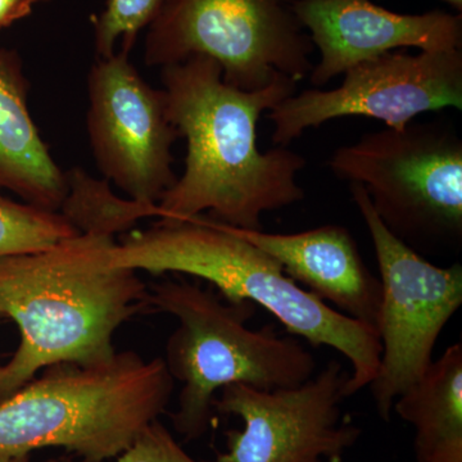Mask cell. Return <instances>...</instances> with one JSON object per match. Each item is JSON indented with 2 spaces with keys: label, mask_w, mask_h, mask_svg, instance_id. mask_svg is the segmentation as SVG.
Returning <instances> with one entry per match:
<instances>
[{
  "label": "cell",
  "mask_w": 462,
  "mask_h": 462,
  "mask_svg": "<svg viewBox=\"0 0 462 462\" xmlns=\"http://www.w3.org/2000/svg\"><path fill=\"white\" fill-rule=\"evenodd\" d=\"M167 117L187 141L185 169L158 202L160 220L208 218L245 230H263V216L305 199L298 173L305 157L287 147L261 152L257 124L263 112L297 93L279 75L263 89L225 83L223 69L206 56L161 67Z\"/></svg>",
  "instance_id": "6da1fadb"
},
{
  "label": "cell",
  "mask_w": 462,
  "mask_h": 462,
  "mask_svg": "<svg viewBox=\"0 0 462 462\" xmlns=\"http://www.w3.org/2000/svg\"><path fill=\"white\" fill-rule=\"evenodd\" d=\"M116 236L83 231L32 254L0 257V312L20 346L0 366V403L51 365H94L117 352L116 331L148 309V287L112 261Z\"/></svg>",
  "instance_id": "7a4b0ae2"
},
{
  "label": "cell",
  "mask_w": 462,
  "mask_h": 462,
  "mask_svg": "<svg viewBox=\"0 0 462 462\" xmlns=\"http://www.w3.org/2000/svg\"><path fill=\"white\" fill-rule=\"evenodd\" d=\"M112 249L117 266L152 275L184 273L208 282L229 302L267 310L294 336L329 346L351 364L346 397L369 387L378 374V330L334 310L298 285L281 264L243 239L234 227L208 217L158 220L124 233Z\"/></svg>",
  "instance_id": "3957f363"
},
{
  "label": "cell",
  "mask_w": 462,
  "mask_h": 462,
  "mask_svg": "<svg viewBox=\"0 0 462 462\" xmlns=\"http://www.w3.org/2000/svg\"><path fill=\"white\" fill-rule=\"evenodd\" d=\"M44 370L0 403V458L47 447L83 462L117 458L166 411L175 387L163 358L133 351Z\"/></svg>",
  "instance_id": "277c9868"
},
{
  "label": "cell",
  "mask_w": 462,
  "mask_h": 462,
  "mask_svg": "<svg viewBox=\"0 0 462 462\" xmlns=\"http://www.w3.org/2000/svg\"><path fill=\"white\" fill-rule=\"evenodd\" d=\"M148 307L178 320L163 358L181 383L173 428L185 440L205 436L214 420L216 394L231 384L273 391L302 384L316 374V360L294 338L272 327L248 328L256 305L229 302L214 288L163 281L148 288Z\"/></svg>",
  "instance_id": "5b68a950"
},
{
  "label": "cell",
  "mask_w": 462,
  "mask_h": 462,
  "mask_svg": "<svg viewBox=\"0 0 462 462\" xmlns=\"http://www.w3.org/2000/svg\"><path fill=\"white\" fill-rule=\"evenodd\" d=\"M328 166L365 188L385 227L416 252L460 247L462 141L440 121L365 134Z\"/></svg>",
  "instance_id": "8992f818"
},
{
  "label": "cell",
  "mask_w": 462,
  "mask_h": 462,
  "mask_svg": "<svg viewBox=\"0 0 462 462\" xmlns=\"http://www.w3.org/2000/svg\"><path fill=\"white\" fill-rule=\"evenodd\" d=\"M297 0H173L149 27V67L206 56L223 69L225 83L245 91L279 75L303 80L312 71L311 38L294 12Z\"/></svg>",
  "instance_id": "52a82bcc"
},
{
  "label": "cell",
  "mask_w": 462,
  "mask_h": 462,
  "mask_svg": "<svg viewBox=\"0 0 462 462\" xmlns=\"http://www.w3.org/2000/svg\"><path fill=\"white\" fill-rule=\"evenodd\" d=\"M349 190L378 261L382 356L369 387L380 418L389 421L397 398L430 369L440 333L462 305V267L431 263L385 227L364 187Z\"/></svg>",
  "instance_id": "ba28073f"
},
{
  "label": "cell",
  "mask_w": 462,
  "mask_h": 462,
  "mask_svg": "<svg viewBox=\"0 0 462 462\" xmlns=\"http://www.w3.org/2000/svg\"><path fill=\"white\" fill-rule=\"evenodd\" d=\"M348 379L343 365L330 361L296 387L221 389L215 411L236 416L243 430L226 431V451L216 462H343L361 436L343 415Z\"/></svg>",
  "instance_id": "9c48e42d"
},
{
  "label": "cell",
  "mask_w": 462,
  "mask_h": 462,
  "mask_svg": "<svg viewBox=\"0 0 462 462\" xmlns=\"http://www.w3.org/2000/svg\"><path fill=\"white\" fill-rule=\"evenodd\" d=\"M336 89L293 94L270 111L273 142L287 147L307 129L364 116L403 129L419 115L462 109V51H389L345 72Z\"/></svg>",
  "instance_id": "30bf717a"
},
{
  "label": "cell",
  "mask_w": 462,
  "mask_h": 462,
  "mask_svg": "<svg viewBox=\"0 0 462 462\" xmlns=\"http://www.w3.org/2000/svg\"><path fill=\"white\" fill-rule=\"evenodd\" d=\"M88 96V136L99 171L127 199L156 207L178 180L172 145L180 136L167 117L165 91L152 88L120 50L91 66Z\"/></svg>",
  "instance_id": "8fae6325"
},
{
  "label": "cell",
  "mask_w": 462,
  "mask_h": 462,
  "mask_svg": "<svg viewBox=\"0 0 462 462\" xmlns=\"http://www.w3.org/2000/svg\"><path fill=\"white\" fill-rule=\"evenodd\" d=\"M294 12L320 53L309 75L314 87L389 51L461 50V14H401L372 0H297Z\"/></svg>",
  "instance_id": "7c38bea8"
},
{
  "label": "cell",
  "mask_w": 462,
  "mask_h": 462,
  "mask_svg": "<svg viewBox=\"0 0 462 462\" xmlns=\"http://www.w3.org/2000/svg\"><path fill=\"white\" fill-rule=\"evenodd\" d=\"M234 230L273 257L291 281L322 302L376 329L382 285L367 269L357 243L345 226L324 225L293 234Z\"/></svg>",
  "instance_id": "4fadbf2b"
},
{
  "label": "cell",
  "mask_w": 462,
  "mask_h": 462,
  "mask_svg": "<svg viewBox=\"0 0 462 462\" xmlns=\"http://www.w3.org/2000/svg\"><path fill=\"white\" fill-rule=\"evenodd\" d=\"M29 79L20 53L0 48V193L60 212L69 178L42 141L29 109Z\"/></svg>",
  "instance_id": "5bb4252c"
},
{
  "label": "cell",
  "mask_w": 462,
  "mask_h": 462,
  "mask_svg": "<svg viewBox=\"0 0 462 462\" xmlns=\"http://www.w3.org/2000/svg\"><path fill=\"white\" fill-rule=\"evenodd\" d=\"M393 411L413 428L415 462H462V345L431 363Z\"/></svg>",
  "instance_id": "9a60e30c"
},
{
  "label": "cell",
  "mask_w": 462,
  "mask_h": 462,
  "mask_svg": "<svg viewBox=\"0 0 462 462\" xmlns=\"http://www.w3.org/2000/svg\"><path fill=\"white\" fill-rule=\"evenodd\" d=\"M67 178L69 194L60 212L81 233L98 230L117 236L133 230L142 218L158 216L157 206L121 199L107 180H97L81 169L67 171Z\"/></svg>",
  "instance_id": "2e32d148"
},
{
  "label": "cell",
  "mask_w": 462,
  "mask_h": 462,
  "mask_svg": "<svg viewBox=\"0 0 462 462\" xmlns=\"http://www.w3.org/2000/svg\"><path fill=\"white\" fill-rule=\"evenodd\" d=\"M80 233L60 212L0 196V257L42 251Z\"/></svg>",
  "instance_id": "e0dca14e"
},
{
  "label": "cell",
  "mask_w": 462,
  "mask_h": 462,
  "mask_svg": "<svg viewBox=\"0 0 462 462\" xmlns=\"http://www.w3.org/2000/svg\"><path fill=\"white\" fill-rule=\"evenodd\" d=\"M173 0H107L99 14L91 18L94 30L96 60L116 53V42L121 51H132L139 33L162 16Z\"/></svg>",
  "instance_id": "ac0fdd59"
},
{
  "label": "cell",
  "mask_w": 462,
  "mask_h": 462,
  "mask_svg": "<svg viewBox=\"0 0 462 462\" xmlns=\"http://www.w3.org/2000/svg\"><path fill=\"white\" fill-rule=\"evenodd\" d=\"M116 462H199L182 449L165 425H148Z\"/></svg>",
  "instance_id": "d6986e66"
},
{
  "label": "cell",
  "mask_w": 462,
  "mask_h": 462,
  "mask_svg": "<svg viewBox=\"0 0 462 462\" xmlns=\"http://www.w3.org/2000/svg\"><path fill=\"white\" fill-rule=\"evenodd\" d=\"M50 0H0V32L23 20L32 12L33 5Z\"/></svg>",
  "instance_id": "ffe728a7"
},
{
  "label": "cell",
  "mask_w": 462,
  "mask_h": 462,
  "mask_svg": "<svg viewBox=\"0 0 462 462\" xmlns=\"http://www.w3.org/2000/svg\"><path fill=\"white\" fill-rule=\"evenodd\" d=\"M30 455L9 456V457L0 458V462H29ZM45 462H72L69 457L51 458Z\"/></svg>",
  "instance_id": "44dd1931"
},
{
  "label": "cell",
  "mask_w": 462,
  "mask_h": 462,
  "mask_svg": "<svg viewBox=\"0 0 462 462\" xmlns=\"http://www.w3.org/2000/svg\"><path fill=\"white\" fill-rule=\"evenodd\" d=\"M443 2L448 3L452 8H455L456 11H458V14L462 12V0H443Z\"/></svg>",
  "instance_id": "7402d4cb"
},
{
  "label": "cell",
  "mask_w": 462,
  "mask_h": 462,
  "mask_svg": "<svg viewBox=\"0 0 462 462\" xmlns=\"http://www.w3.org/2000/svg\"><path fill=\"white\" fill-rule=\"evenodd\" d=\"M0 319H3V315H2V312H0Z\"/></svg>",
  "instance_id": "603a6c76"
}]
</instances>
